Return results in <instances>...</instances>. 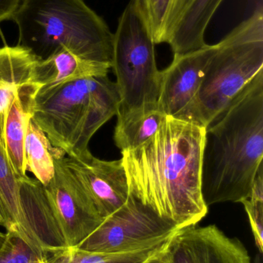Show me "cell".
Segmentation results:
<instances>
[{"label":"cell","mask_w":263,"mask_h":263,"mask_svg":"<svg viewBox=\"0 0 263 263\" xmlns=\"http://www.w3.org/2000/svg\"><path fill=\"white\" fill-rule=\"evenodd\" d=\"M205 134L204 126L165 116L152 138L121 153L130 195L181 228L208 212L202 193Z\"/></svg>","instance_id":"6da1fadb"},{"label":"cell","mask_w":263,"mask_h":263,"mask_svg":"<svg viewBox=\"0 0 263 263\" xmlns=\"http://www.w3.org/2000/svg\"><path fill=\"white\" fill-rule=\"evenodd\" d=\"M263 159V69L205 127L202 193L207 206L250 196Z\"/></svg>","instance_id":"7a4b0ae2"},{"label":"cell","mask_w":263,"mask_h":263,"mask_svg":"<svg viewBox=\"0 0 263 263\" xmlns=\"http://www.w3.org/2000/svg\"><path fill=\"white\" fill-rule=\"evenodd\" d=\"M10 20L18 26L19 46L40 60L66 49L112 65L114 34L83 0H23Z\"/></svg>","instance_id":"3957f363"},{"label":"cell","mask_w":263,"mask_h":263,"mask_svg":"<svg viewBox=\"0 0 263 263\" xmlns=\"http://www.w3.org/2000/svg\"><path fill=\"white\" fill-rule=\"evenodd\" d=\"M119 106L116 83L108 76L91 77L39 90L32 120L52 145L68 157L81 158L91 153V138Z\"/></svg>","instance_id":"277c9868"},{"label":"cell","mask_w":263,"mask_h":263,"mask_svg":"<svg viewBox=\"0 0 263 263\" xmlns=\"http://www.w3.org/2000/svg\"><path fill=\"white\" fill-rule=\"evenodd\" d=\"M217 45L185 119L204 127L263 69L262 2Z\"/></svg>","instance_id":"5b68a950"},{"label":"cell","mask_w":263,"mask_h":263,"mask_svg":"<svg viewBox=\"0 0 263 263\" xmlns=\"http://www.w3.org/2000/svg\"><path fill=\"white\" fill-rule=\"evenodd\" d=\"M111 68L120 97L118 112L159 108L161 71L156 64L154 43L131 1L119 18L114 34Z\"/></svg>","instance_id":"8992f818"},{"label":"cell","mask_w":263,"mask_h":263,"mask_svg":"<svg viewBox=\"0 0 263 263\" xmlns=\"http://www.w3.org/2000/svg\"><path fill=\"white\" fill-rule=\"evenodd\" d=\"M181 228L160 217L149 207L129 195L127 202L102 223L77 248L92 253H128L161 243Z\"/></svg>","instance_id":"52a82bcc"},{"label":"cell","mask_w":263,"mask_h":263,"mask_svg":"<svg viewBox=\"0 0 263 263\" xmlns=\"http://www.w3.org/2000/svg\"><path fill=\"white\" fill-rule=\"evenodd\" d=\"M63 158L54 159V177L43 190L59 234L66 247H77L103 219L63 162Z\"/></svg>","instance_id":"ba28073f"},{"label":"cell","mask_w":263,"mask_h":263,"mask_svg":"<svg viewBox=\"0 0 263 263\" xmlns=\"http://www.w3.org/2000/svg\"><path fill=\"white\" fill-rule=\"evenodd\" d=\"M162 257L167 263H253L243 243L216 225L179 230Z\"/></svg>","instance_id":"9c48e42d"},{"label":"cell","mask_w":263,"mask_h":263,"mask_svg":"<svg viewBox=\"0 0 263 263\" xmlns=\"http://www.w3.org/2000/svg\"><path fill=\"white\" fill-rule=\"evenodd\" d=\"M217 48V44H206L197 50L174 55L172 63L161 71L157 106L164 115L185 120Z\"/></svg>","instance_id":"30bf717a"},{"label":"cell","mask_w":263,"mask_h":263,"mask_svg":"<svg viewBox=\"0 0 263 263\" xmlns=\"http://www.w3.org/2000/svg\"><path fill=\"white\" fill-rule=\"evenodd\" d=\"M63 162L103 219L128 200L129 187L121 159L101 160L91 153L81 158L63 157Z\"/></svg>","instance_id":"8fae6325"},{"label":"cell","mask_w":263,"mask_h":263,"mask_svg":"<svg viewBox=\"0 0 263 263\" xmlns=\"http://www.w3.org/2000/svg\"><path fill=\"white\" fill-rule=\"evenodd\" d=\"M40 89L32 81L19 88L5 124V149L14 172L20 177L26 176L25 141Z\"/></svg>","instance_id":"7c38bea8"},{"label":"cell","mask_w":263,"mask_h":263,"mask_svg":"<svg viewBox=\"0 0 263 263\" xmlns=\"http://www.w3.org/2000/svg\"><path fill=\"white\" fill-rule=\"evenodd\" d=\"M111 68V65L86 60L63 49L39 60L31 81L40 86V90H45L81 79L105 77Z\"/></svg>","instance_id":"4fadbf2b"},{"label":"cell","mask_w":263,"mask_h":263,"mask_svg":"<svg viewBox=\"0 0 263 263\" xmlns=\"http://www.w3.org/2000/svg\"><path fill=\"white\" fill-rule=\"evenodd\" d=\"M39 59L23 46L0 47V144L4 145L5 124L22 85L30 82ZM5 146V145H4Z\"/></svg>","instance_id":"5bb4252c"},{"label":"cell","mask_w":263,"mask_h":263,"mask_svg":"<svg viewBox=\"0 0 263 263\" xmlns=\"http://www.w3.org/2000/svg\"><path fill=\"white\" fill-rule=\"evenodd\" d=\"M20 178L12 168L4 145L0 144V225L20 235L37 253L45 254L22 209Z\"/></svg>","instance_id":"9a60e30c"},{"label":"cell","mask_w":263,"mask_h":263,"mask_svg":"<svg viewBox=\"0 0 263 263\" xmlns=\"http://www.w3.org/2000/svg\"><path fill=\"white\" fill-rule=\"evenodd\" d=\"M223 0H194L173 29L168 44L174 55L197 50L207 44L205 33Z\"/></svg>","instance_id":"2e32d148"},{"label":"cell","mask_w":263,"mask_h":263,"mask_svg":"<svg viewBox=\"0 0 263 263\" xmlns=\"http://www.w3.org/2000/svg\"><path fill=\"white\" fill-rule=\"evenodd\" d=\"M114 129L115 145L120 152L134 149L156 134L165 115L157 107L118 112Z\"/></svg>","instance_id":"e0dca14e"},{"label":"cell","mask_w":263,"mask_h":263,"mask_svg":"<svg viewBox=\"0 0 263 263\" xmlns=\"http://www.w3.org/2000/svg\"><path fill=\"white\" fill-rule=\"evenodd\" d=\"M171 239L148 248L128 253H92L73 247L48 250L45 251V255L48 263H145L162 254Z\"/></svg>","instance_id":"ac0fdd59"},{"label":"cell","mask_w":263,"mask_h":263,"mask_svg":"<svg viewBox=\"0 0 263 263\" xmlns=\"http://www.w3.org/2000/svg\"><path fill=\"white\" fill-rule=\"evenodd\" d=\"M66 153L49 142L44 132L31 120L25 141L26 172L32 173L42 185H47L55 172L54 159L64 157Z\"/></svg>","instance_id":"d6986e66"},{"label":"cell","mask_w":263,"mask_h":263,"mask_svg":"<svg viewBox=\"0 0 263 263\" xmlns=\"http://www.w3.org/2000/svg\"><path fill=\"white\" fill-rule=\"evenodd\" d=\"M142 15L154 45L168 43L169 20L174 0H131Z\"/></svg>","instance_id":"ffe728a7"},{"label":"cell","mask_w":263,"mask_h":263,"mask_svg":"<svg viewBox=\"0 0 263 263\" xmlns=\"http://www.w3.org/2000/svg\"><path fill=\"white\" fill-rule=\"evenodd\" d=\"M241 203L243 204L248 215L252 231L257 248L263 251V165H261L255 178L250 196Z\"/></svg>","instance_id":"44dd1931"},{"label":"cell","mask_w":263,"mask_h":263,"mask_svg":"<svg viewBox=\"0 0 263 263\" xmlns=\"http://www.w3.org/2000/svg\"><path fill=\"white\" fill-rule=\"evenodd\" d=\"M0 249V263H29L37 256H43L34 250L20 235L7 231Z\"/></svg>","instance_id":"7402d4cb"},{"label":"cell","mask_w":263,"mask_h":263,"mask_svg":"<svg viewBox=\"0 0 263 263\" xmlns=\"http://www.w3.org/2000/svg\"><path fill=\"white\" fill-rule=\"evenodd\" d=\"M193 1L194 0H174V2H173L171 14H170L169 37L171 32H172L173 29L176 27L178 22ZM168 40H169V38H168Z\"/></svg>","instance_id":"603a6c76"},{"label":"cell","mask_w":263,"mask_h":263,"mask_svg":"<svg viewBox=\"0 0 263 263\" xmlns=\"http://www.w3.org/2000/svg\"><path fill=\"white\" fill-rule=\"evenodd\" d=\"M23 0H0V23L10 20Z\"/></svg>","instance_id":"cb8c5ba5"},{"label":"cell","mask_w":263,"mask_h":263,"mask_svg":"<svg viewBox=\"0 0 263 263\" xmlns=\"http://www.w3.org/2000/svg\"><path fill=\"white\" fill-rule=\"evenodd\" d=\"M162 253L159 255V256H156V257L153 258V259H150L148 262L145 263H167L164 260L163 257H162Z\"/></svg>","instance_id":"d4e9b609"},{"label":"cell","mask_w":263,"mask_h":263,"mask_svg":"<svg viewBox=\"0 0 263 263\" xmlns=\"http://www.w3.org/2000/svg\"><path fill=\"white\" fill-rule=\"evenodd\" d=\"M29 263H48L47 259H46V255L43 256H37V258L31 261Z\"/></svg>","instance_id":"484cf974"},{"label":"cell","mask_w":263,"mask_h":263,"mask_svg":"<svg viewBox=\"0 0 263 263\" xmlns=\"http://www.w3.org/2000/svg\"><path fill=\"white\" fill-rule=\"evenodd\" d=\"M6 234L0 232V249L3 247V243H4L5 240H6Z\"/></svg>","instance_id":"4316f807"},{"label":"cell","mask_w":263,"mask_h":263,"mask_svg":"<svg viewBox=\"0 0 263 263\" xmlns=\"http://www.w3.org/2000/svg\"><path fill=\"white\" fill-rule=\"evenodd\" d=\"M254 263H261L260 258L258 256V258L256 257V260H255Z\"/></svg>","instance_id":"83f0119b"}]
</instances>
